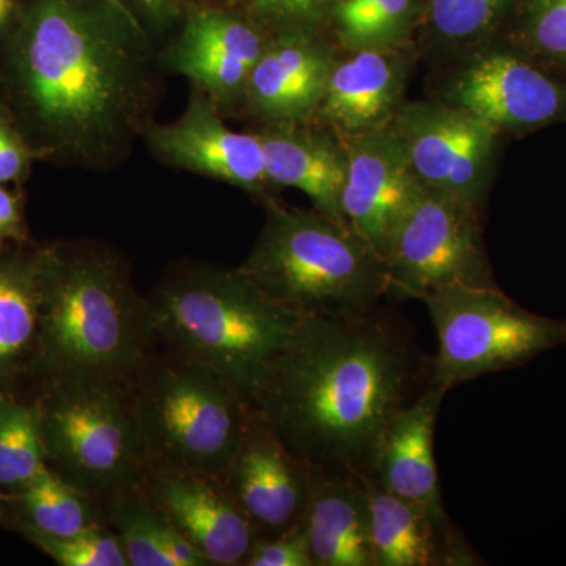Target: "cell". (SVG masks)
<instances>
[{"instance_id":"cell-1","label":"cell","mask_w":566,"mask_h":566,"mask_svg":"<svg viewBox=\"0 0 566 566\" xmlns=\"http://www.w3.org/2000/svg\"><path fill=\"white\" fill-rule=\"evenodd\" d=\"M159 66L118 0H24L0 36V104L39 161L114 169L153 123Z\"/></svg>"},{"instance_id":"cell-13","label":"cell","mask_w":566,"mask_h":566,"mask_svg":"<svg viewBox=\"0 0 566 566\" xmlns=\"http://www.w3.org/2000/svg\"><path fill=\"white\" fill-rule=\"evenodd\" d=\"M270 32L249 77L243 109L263 128L314 123L340 48L322 28Z\"/></svg>"},{"instance_id":"cell-23","label":"cell","mask_w":566,"mask_h":566,"mask_svg":"<svg viewBox=\"0 0 566 566\" xmlns=\"http://www.w3.org/2000/svg\"><path fill=\"white\" fill-rule=\"evenodd\" d=\"M102 509L125 547L129 566H210L144 485L123 488L103 501Z\"/></svg>"},{"instance_id":"cell-21","label":"cell","mask_w":566,"mask_h":566,"mask_svg":"<svg viewBox=\"0 0 566 566\" xmlns=\"http://www.w3.org/2000/svg\"><path fill=\"white\" fill-rule=\"evenodd\" d=\"M304 520L315 566H375L367 476L311 471Z\"/></svg>"},{"instance_id":"cell-31","label":"cell","mask_w":566,"mask_h":566,"mask_svg":"<svg viewBox=\"0 0 566 566\" xmlns=\"http://www.w3.org/2000/svg\"><path fill=\"white\" fill-rule=\"evenodd\" d=\"M263 28H322L337 0H245Z\"/></svg>"},{"instance_id":"cell-22","label":"cell","mask_w":566,"mask_h":566,"mask_svg":"<svg viewBox=\"0 0 566 566\" xmlns=\"http://www.w3.org/2000/svg\"><path fill=\"white\" fill-rule=\"evenodd\" d=\"M43 248L0 245V389L11 392L40 356Z\"/></svg>"},{"instance_id":"cell-34","label":"cell","mask_w":566,"mask_h":566,"mask_svg":"<svg viewBox=\"0 0 566 566\" xmlns=\"http://www.w3.org/2000/svg\"><path fill=\"white\" fill-rule=\"evenodd\" d=\"M29 243L31 234L25 219L22 188L0 185V245Z\"/></svg>"},{"instance_id":"cell-28","label":"cell","mask_w":566,"mask_h":566,"mask_svg":"<svg viewBox=\"0 0 566 566\" xmlns=\"http://www.w3.org/2000/svg\"><path fill=\"white\" fill-rule=\"evenodd\" d=\"M510 0H428L431 32L452 48L476 46L504 17Z\"/></svg>"},{"instance_id":"cell-37","label":"cell","mask_w":566,"mask_h":566,"mask_svg":"<svg viewBox=\"0 0 566 566\" xmlns=\"http://www.w3.org/2000/svg\"><path fill=\"white\" fill-rule=\"evenodd\" d=\"M6 512H7L6 494H3V491L0 490V521L6 520Z\"/></svg>"},{"instance_id":"cell-19","label":"cell","mask_w":566,"mask_h":566,"mask_svg":"<svg viewBox=\"0 0 566 566\" xmlns=\"http://www.w3.org/2000/svg\"><path fill=\"white\" fill-rule=\"evenodd\" d=\"M446 394L430 385L390 420L370 475L394 494L423 506L441 531L442 542L455 527L442 504L434 458V428Z\"/></svg>"},{"instance_id":"cell-29","label":"cell","mask_w":566,"mask_h":566,"mask_svg":"<svg viewBox=\"0 0 566 566\" xmlns=\"http://www.w3.org/2000/svg\"><path fill=\"white\" fill-rule=\"evenodd\" d=\"M520 48L538 65L566 70V0H524Z\"/></svg>"},{"instance_id":"cell-17","label":"cell","mask_w":566,"mask_h":566,"mask_svg":"<svg viewBox=\"0 0 566 566\" xmlns=\"http://www.w3.org/2000/svg\"><path fill=\"white\" fill-rule=\"evenodd\" d=\"M416 62L412 43L392 50L342 51L314 123L342 140L386 128L405 104Z\"/></svg>"},{"instance_id":"cell-6","label":"cell","mask_w":566,"mask_h":566,"mask_svg":"<svg viewBox=\"0 0 566 566\" xmlns=\"http://www.w3.org/2000/svg\"><path fill=\"white\" fill-rule=\"evenodd\" d=\"M151 465L223 476L255 411L210 368L166 346L129 381Z\"/></svg>"},{"instance_id":"cell-33","label":"cell","mask_w":566,"mask_h":566,"mask_svg":"<svg viewBox=\"0 0 566 566\" xmlns=\"http://www.w3.org/2000/svg\"><path fill=\"white\" fill-rule=\"evenodd\" d=\"M39 161L10 112L0 104V185L22 188Z\"/></svg>"},{"instance_id":"cell-24","label":"cell","mask_w":566,"mask_h":566,"mask_svg":"<svg viewBox=\"0 0 566 566\" xmlns=\"http://www.w3.org/2000/svg\"><path fill=\"white\" fill-rule=\"evenodd\" d=\"M375 566L441 565L442 534L416 502L367 476Z\"/></svg>"},{"instance_id":"cell-8","label":"cell","mask_w":566,"mask_h":566,"mask_svg":"<svg viewBox=\"0 0 566 566\" xmlns=\"http://www.w3.org/2000/svg\"><path fill=\"white\" fill-rule=\"evenodd\" d=\"M420 301L438 337L430 385L447 392L566 345V319L532 314L499 286H446Z\"/></svg>"},{"instance_id":"cell-15","label":"cell","mask_w":566,"mask_h":566,"mask_svg":"<svg viewBox=\"0 0 566 566\" xmlns=\"http://www.w3.org/2000/svg\"><path fill=\"white\" fill-rule=\"evenodd\" d=\"M144 488L208 565H245L259 534L223 476L151 465Z\"/></svg>"},{"instance_id":"cell-16","label":"cell","mask_w":566,"mask_h":566,"mask_svg":"<svg viewBox=\"0 0 566 566\" xmlns=\"http://www.w3.org/2000/svg\"><path fill=\"white\" fill-rule=\"evenodd\" d=\"M346 174L340 208L344 221L385 259L395 226L419 192L392 123L346 139Z\"/></svg>"},{"instance_id":"cell-3","label":"cell","mask_w":566,"mask_h":566,"mask_svg":"<svg viewBox=\"0 0 566 566\" xmlns=\"http://www.w3.org/2000/svg\"><path fill=\"white\" fill-rule=\"evenodd\" d=\"M158 344L151 303L118 256L88 243L44 245L36 368L48 378L129 382Z\"/></svg>"},{"instance_id":"cell-10","label":"cell","mask_w":566,"mask_h":566,"mask_svg":"<svg viewBox=\"0 0 566 566\" xmlns=\"http://www.w3.org/2000/svg\"><path fill=\"white\" fill-rule=\"evenodd\" d=\"M392 126L423 188L482 208L501 134L444 99L405 103Z\"/></svg>"},{"instance_id":"cell-18","label":"cell","mask_w":566,"mask_h":566,"mask_svg":"<svg viewBox=\"0 0 566 566\" xmlns=\"http://www.w3.org/2000/svg\"><path fill=\"white\" fill-rule=\"evenodd\" d=\"M223 480L259 538L289 531L305 517L311 471L256 412Z\"/></svg>"},{"instance_id":"cell-27","label":"cell","mask_w":566,"mask_h":566,"mask_svg":"<svg viewBox=\"0 0 566 566\" xmlns=\"http://www.w3.org/2000/svg\"><path fill=\"white\" fill-rule=\"evenodd\" d=\"M46 468L39 403H21L0 389V490L20 493Z\"/></svg>"},{"instance_id":"cell-14","label":"cell","mask_w":566,"mask_h":566,"mask_svg":"<svg viewBox=\"0 0 566 566\" xmlns=\"http://www.w3.org/2000/svg\"><path fill=\"white\" fill-rule=\"evenodd\" d=\"M270 33L253 18L199 9L189 14L163 65L191 80L226 114L243 107L249 77Z\"/></svg>"},{"instance_id":"cell-26","label":"cell","mask_w":566,"mask_h":566,"mask_svg":"<svg viewBox=\"0 0 566 566\" xmlns=\"http://www.w3.org/2000/svg\"><path fill=\"white\" fill-rule=\"evenodd\" d=\"M419 0H337L329 18L340 51L392 50L411 44Z\"/></svg>"},{"instance_id":"cell-2","label":"cell","mask_w":566,"mask_h":566,"mask_svg":"<svg viewBox=\"0 0 566 566\" xmlns=\"http://www.w3.org/2000/svg\"><path fill=\"white\" fill-rule=\"evenodd\" d=\"M431 382V357L381 305L304 316L253 411L311 471L374 475L387 424Z\"/></svg>"},{"instance_id":"cell-25","label":"cell","mask_w":566,"mask_h":566,"mask_svg":"<svg viewBox=\"0 0 566 566\" xmlns=\"http://www.w3.org/2000/svg\"><path fill=\"white\" fill-rule=\"evenodd\" d=\"M6 497L13 502L24 535L66 538L107 524L102 504L52 468L20 493Z\"/></svg>"},{"instance_id":"cell-30","label":"cell","mask_w":566,"mask_h":566,"mask_svg":"<svg viewBox=\"0 0 566 566\" xmlns=\"http://www.w3.org/2000/svg\"><path fill=\"white\" fill-rule=\"evenodd\" d=\"M28 536L55 564L62 566H129L120 538L107 524L66 538Z\"/></svg>"},{"instance_id":"cell-9","label":"cell","mask_w":566,"mask_h":566,"mask_svg":"<svg viewBox=\"0 0 566 566\" xmlns=\"http://www.w3.org/2000/svg\"><path fill=\"white\" fill-rule=\"evenodd\" d=\"M385 260L389 294L400 300H422L452 285L497 286L480 210L423 186L395 226Z\"/></svg>"},{"instance_id":"cell-12","label":"cell","mask_w":566,"mask_h":566,"mask_svg":"<svg viewBox=\"0 0 566 566\" xmlns=\"http://www.w3.org/2000/svg\"><path fill=\"white\" fill-rule=\"evenodd\" d=\"M222 115L210 96L196 87L180 117L153 122L144 140L166 166L227 182L260 197L263 205L273 202L259 134L233 132Z\"/></svg>"},{"instance_id":"cell-7","label":"cell","mask_w":566,"mask_h":566,"mask_svg":"<svg viewBox=\"0 0 566 566\" xmlns=\"http://www.w3.org/2000/svg\"><path fill=\"white\" fill-rule=\"evenodd\" d=\"M39 406L48 464L63 479L99 504L123 488L144 485L151 463L129 382L50 379Z\"/></svg>"},{"instance_id":"cell-32","label":"cell","mask_w":566,"mask_h":566,"mask_svg":"<svg viewBox=\"0 0 566 566\" xmlns=\"http://www.w3.org/2000/svg\"><path fill=\"white\" fill-rule=\"evenodd\" d=\"M244 566H315L305 520L281 534L256 538Z\"/></svg>"},{"instance_id":"cell-35","label":"cell","mask_w":566,"mask_h":566,"mask_svg":"<svg viewBox=\"0 0 566 566\" xmlns=\"http://www.w3.org/2000/svg\"><path fill=\"white\" fill-rule=\"evenodd\" d=\"M155 13V32L166 31L178 14H180V0H151Z\"/></svg>"},{"instance_id":"cell-11","label":"cell","mask_w":566,"mask_h":566,"mask_svg":"<svg viewBox=\"0 0 566 566\" xmlns=\"http://www.w3.org/2000/svg\"><path fill=\"white\" fill-rule=\"evenodd\" d=\"M444 102L501 136L566 120V85L521 51H472L447 82Z\"/></svg>"},{"instance_id":"cell-5","label":"cell","mask_w":566,"mask_h":566,"mask_svg":"<svg viewBox=\"0 0 566 566\" xmlns=\"http://www.w3.org/2000/svg\"><path fill=\"white\" fill-rule=\"evenodd\" d=\"M268 218L238 270L303 316L370 311L389 296L386 260L348 223L314 210L264 205Z\"/></svg>"},{"instance_id":"cell-4","label":"cell","mask_w":566,"mask_h":566,"mask_svg":"<svg viewBox=\"0 0 566 566\" xmlns=\"http://www.w3.org/2000/svg\"><path fill=\"white\" fill-rule=\"evenodd\" d=\"M150 303L159 344L210 368L251 406L304 319L238 268L202 263L170 271Z\"/></svg>"},{"instance_id":"cell-36","label":"cell","mask_w":566,"mask_h":566,"mask_svg":"<svg viewBox=\"0 0 566 566\" xmlns=\"http://www.w3.org/2000/svg\"><path fill=\"white\" fill-rule=\"evenodd\" d=\"M24 0H0V36L9 31L14 18L20 13Z\"/></svg>"},{"instance_id":"cell-20","label":"cell","mask_w":566,"mask_h":566,"mask_svg":"<svg viewBox=\"0 0 566 566\" xmlns=\"http://www.w3.org/2000/svg\"><path fill=\"white\" fill-rule=\"evenodd\" d=\"M256 134L262 142L264 170L273 188L300 189L316 211L345 222L340 208L346 174L345 142L316 123L271 126Z\"/></svg>"}]
</instances>
